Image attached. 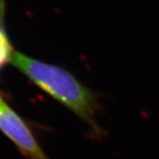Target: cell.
Segmentation results:
<instances>
[{
	"mask_svg": "<svg viewBox=\"0 0 159 159\" xmlns=\"http://www.w3.org/2000/svg\"><path fill=\"white\" fill-rule=\"evenodd\" d=\"M9 62L81 119L91 137L96 140L104 138L106 132L97 120L102 110L99 97L75 75L61 66L29 57L18 51H12Z\"/></svg>",
	"mask_w": 159,
	"mask_h": 159,
	"instance_id": "6da1fadb",
	"label": "cell"
},
{
	"mask_svg": "<svg viewBox=\"0 0 159 159\" xmlns=\"http://www.w3.org/2000/svg\"><path fill=\"white\" fill-rule=\"evenodd\" d=\"M0 130L30 159H51L41 148L32 131L6 103L0 107Z\"/></svg>",
	"mask_w": 159,
	"mask_h": 159,
	"instance_id": "7a4b0ae2",
	"label": "cell"
},
{
	"mask_svg": "<svg viewBox=\"0 0 159 159\" xmlns=\"http://www.w3.org/2000/svg\"><path fill=\"white\" fill-rule=\"evenodd\" d=\"M11 53L12 51L9 41L7 39L6 34L0 29V66H3L4 63L6 61H9Z\"/></svg>",
	"mask_w": 159,
	"mask_h": 159,
	"instance_id": "3957f363",
	"label": "cell"
},
{
	"mask_svg": "<svg viewBox=\"0 0 159 159\" xmlns=\"http://www.w3.org/2000/svg\"><path fill=\"white\" fill-rule=\"evenodd\" d=\"M5 104V102H4V100H3V98L1 97V95H0V107L2 106V105H4Z\"/></svg>",
	"mask_w": 159,
	"mask_h": 159,
	"instance_id": "277c9868",
	"label": "cell"
}]
</instances>
